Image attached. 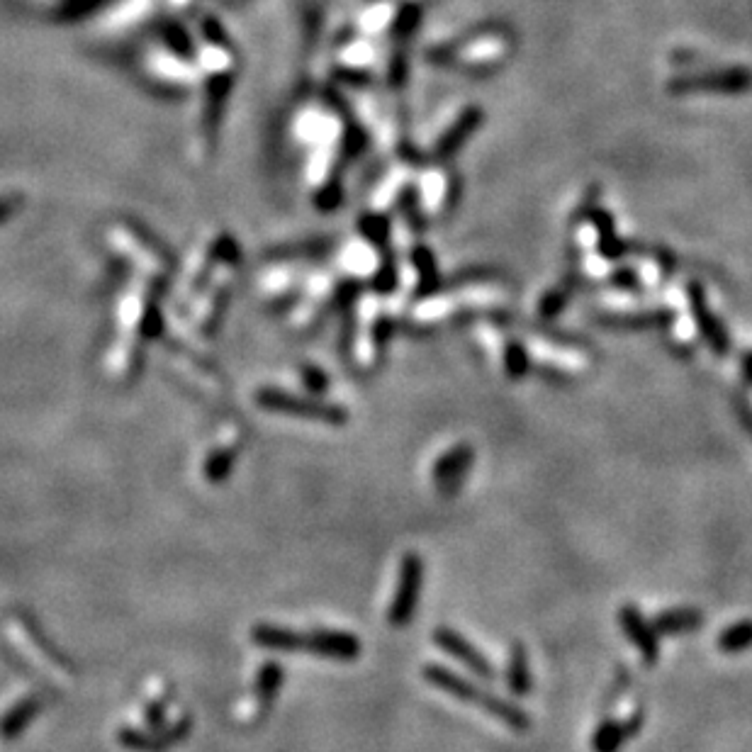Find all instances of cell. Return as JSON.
<instances>
[{
    "mask_svg": "<svg viewBox=\"0 0 752 752\" xmlns=\"http://www.w3.org/2000/svg\"><path fill=\"white\" fill-rule=\"evenodd\" d=\"M422 677L426 684H431V687L439 689V692H446L451 694L453 699L463 701V704L487 711V714L497 718V721H502L504 726H509L512 731H529L531 728V716L526 714L519 704L499 697V694L470 682V679L460 677L458 672L448 670V667L431 662V665H426L422 670Z\"/></svg>",
    "mask_w": 752,
    "mask_h": 752,
    "instance_id": "1",
    "label": "cell"
},
{
    "mask_svg": "<svg viewBox=\"0 0 752 752\" xmlns=\"http://www.w3.org/2000/svg\"><path fill=\"white\" fill-rule=\"evenodd\" d=\"M256 404L266 412L273 414H288V417L300 419H314L327 426H344L349 422V412L341 404L322 402L317 397H300L293 392L276 390V387H266V390L256 392Z\"/></svg>",
    "mask_w": 752,
    "mask_h": 752,
    "instance_id": "2",
    "label": "cell"
},
{
    "mask_svg": "<svg viewBox=\"0 0 752 752\" xmlns=\"http://www.w3.org/2000/svg\"><path fill=\"white\" fill-rule=\"evenodd\" d=\"M424 572L426 568L422 555L414 551L402 555L400 570H397L395 597H392L390 609H387V624L392 628H407L412 624L419 606V594H422Z\"/></svg>",
    "mask_w": 752,
    "mask_h": 752,
    "instance_id": "3",
    "label": "cell"
},
{
    "mask_svg": "<svg viewBox=\"0 0 752 752\" xmlns=\"http://www.w3.org/2000/svg\"><path fill=\"white\" fill-rule=\"evenodd\" d=\"M473 463L475 448L470 446V443H456L451 451H446L443 456L436 458L434 470H431L436 490L446 497L456 495L460 487L465 485V477L473 470Z\"/></svg>",
    "mask_w": 752,
    "mask_h": 752,
    "instance_id": "4",
    "label": "cell"
},
{
    "mask_svg": "<svg viewBox=\"0 0 752 752\" xmlns=\"http://www.w3.org/2000/svg\"><path fill=\"white\" fill-rule=\"evenodd\" d=\"M431 638H434L436 648H441L443 653L451 655V658L458 660L460 665L468 667L475 677L495 679V667H492V662L487 660V655L482 653V650H477L475 645L463 636V633L456 631V628L439 626Z\"/></svg>",
    "mask_w": 752,
    "mask_h": 752,
    "instance_id": "5",
    "label": "cell"
},
{
    "mask_svg": "<svg viewBox=\"0 0 752 752\" xmlns=\"http://www.w3.org/2000/svg\"><path fill=\"white\" fill-rule=\"evenodd\" d=\"M305 650L324 660L353 662L361 658L363 645L358 636L349 631H334V628H314L305 633Z\"/></svg>",
    "mask_w": 752,
    "mask_h": 752,
    "instance_id": "6",
    "label": "cell"
},
{
    "mask_svg": "<svg viewBox=\"0 0 752 752\" xmlns=\"http://www.w3.org/2000/svg\"><path fill=\"white\" fill-rule=\"evenodd\" d=\"M619 624L624 628L628 643L638 650L648 667L658 665L660 660V636L653 628V621L643 616V611L633 604H624L619 609Z\"/></svg>",
    "mask_w": 752,
    "mask_h": 752,
    "instance_id": "7",
    "label": "cell"
},
{
    "mask_svg": "<svg viewBox=\"0 0 752 752\" xmlns=\"http://www.w3.org/2000/svg\"><path fill=\"white\" fill-rule=\"evenodd\" d=\"M190 728H193V721L183 718L178 721L176 726L168 728V731L161 733H142V731H129V728H122L117 740H120L122 748L134 750V752H166L173 745H178L181 740L188 738Z\"/></svg>",
    "mask_w": 752,
    "mask_h": 752,
    "instance_id": "8",
    "label": "cell"
},
{
    "mask_svg": "<svg viewBox=\"0 0 752 752\" xmlns=\"http://www.w3.org/2000/svg\"><path fill=\"white\" fill-rule=\"evenodd\" d=\"M643 711H633L626 721L604 718L592 735V752H619L643 728Z\"/></svg>",
    "mask_w": 752,
    "mask_h": 752,
    "instance_id": "9",
    "label": "cell"
},
{
    "mask_svg": "<svg viewBox=\"0 0 752 752\" xmlns=\"http://www.w3.org/2000/svg\"><path fill=\"white\" fill-rule=\"evenodd\" d=\"M689 307H692L694 322L704 336L706 344L711 346V351L718 353V356H726L728 353V334L723 329V324L718 322V317L714 312L706 307L704 297H701L699 290H689Z\"/></svg>",
    "mask_w": 752,
    "mask_h": 752,
    "instance_id": "10",
    "label": "cell"
},
{
    "mask_svg": "<svg viewBox=\"0 0 752 752\" xmlns=\"http://www.w3.org/2000/svg\"><path fill=\"white\" fill-rule=\"evenodd\" d=\"M44 706H47V701H44V697H39V694H30V697L18 701L13 709L5 711V716L0 718V738L3 740L20 738V733L25 731V728L30 726L39 714H42Z\"/></svg>",
    "mask_w": 752,
    "mask_h": 752,
    "instance_id": "11",
    "label": "cell"
},
{
    "mask_svg": "<svg viewBox=\"0 0 752 752\" xmlns=\"http://www.w3.org/2000/svg\"><path fill=\"white\" fill-rule=\"evenodd\" d=\"M704 626V614L692 606H675V609L660 611L653 619V628L658 636H682V633L699 631Z\"/></svg>",
    "mask_w": 752,
    "mask_h": 752,
    "instance_id": "12",
    "label": "cell"
},
{
    "mask_svg": "<svg viewBox=\"0 0 752 752\" xmlns=\"http://www.w3.org/2000/svg\"><path fill=\"white\" fill-rule=\"evenodd\" d=\"M251 638L258 648L276 650V653H297L305 650V633H297L293 628L273 626V624H258L251 631Z\"/></svg>",
    "mask_w": 752,
    "mask_h": 752,
    "instance_id": "13",
    "label": "cell"
},
{
    "mask_svg": "<svg viewBox=\"0 0 752 752\" xmlns=\"http://www.w3.org/2000/svg\"><path fill=\"white\" fill-rule=\"evenodd\" d=\"M507 687L514 697L524 699L533 687V675H531V662L529 653L521 643H514L509 650V662H507Z\"/></svg>",
    "mask_w": 752,
    "mask_h": 752,
    "instance_id": "14",
    "label": "cell"
},
{
    "mask_svg": "<svg viewBox=\"0 0 752 752\" xmlns=\"http://www.w3.org/2000/svg\"><path fill=\"white\" fill-rule=\"evenodd\" d=\"M280 684H283V667L278 662H266V665L258 670L256 677V699L261 704V709H271V704L276 701Z\"/></svg>",
    "mask_w": 752,
    "mask_h": 752,
    "instance_id": "15",
    "label": "cell"
},
{
    "mask_svg": "<svg viewBox=\"0 0 752 752\" xmlns=\"http://www.w3.org/2000/svg\"><path fill=\"white\" fill-rule=\"evenodd\" d=\"M752 648V621H738V624H731L728 628H723L721 636H718V650L726 655H735V653H745V650Z\"/></svg>",
    "mask_w": 752,
    "mask_h": 752,
    "instance_id": "16",
    "label": "cell"
},
{
    "mask_svg": "<svg viewBox=\"0 0 752 752\" xmlns=\"http://www.w3.org/2000/svg\"><path fill=\"white\" fill-rule=\"evenodd\" d=\"M504 54V42L499 37H485L477 39V42L468 44V47H460L458 59L465 64H487V61L499 59Z\"/></svg>",
    "mask_w": 752,
    "mask_h": 752,
    "instance_id": "17",
    "label": "cell"
},
{
    "mask_svg": "<svg viewBox=\"0 0 752 752\" xmlns=\"http://www.w3.org/2000/svg\"><path fill=\"white\" fill-rule=\"evenodd\" d=\"M234 463H237V451H234V448H217V451H212L210 456H207L202 473H205L207 480L220 485V482L232 475Z\"/></svg>",
    "mask_w": 752,
    "mask_h": 752,
    "instance_id": "18",
    "label": "cell"
},
{
    "mask_svg": "<svg viewBox=\"0 0 752 752\" xmlns=\"http://www.w3.org/2000/svg\"><path fill=\"white\" fill-rule=\"evenodd\" d=\"M504 373H507L509 380H521L529 375L531 370V356L529 351H526L524 344H519V341H509L507 346H504Z\"/></svg>",
    "mask_w": 752,
    "mask_h": 752,
    "instance_id": "19",
    "label": "cell"
},
{
    "mask_svg": "<svg viewBox=\"0 0 752 752\" xmlns=\"http://www.w3.org/2000/svg\"><path fill=\"white\" fill-rule=\"evenodd\" d=\"M611 327H631V329H645L655 327V324H670V312H645V314H619V317H606Z\"/></svg>",
    "mask_w": 752,
    "mask_h": 752,
    "instance_id": "20",
    "label": "cell"
},
{
    "mask_svg": "<svg viewBox=\"0 0 752 752\" xmlns=\"http://www.w3.org/2000/svg\"><path fill=\"white\" fill-rule=\"evenodd\" d=\"M302 380H305V387L314 395H322V392L329 390V375L322 373L317 368H305L302 370Z\"/></svg>",
    "mask_w": 752,
    "mask_h": 752,
    "instance_id": "21",
    "label": "cell"
},
{
    "mask_svg": "<svg viewBox=\"0 0 752 752\" xmlns=\"http://www.w3.org/2000/svg\"><path fill=\"white\" fill-rule=\"evenodd\" d=\"M164 711H166V704L164 701H156V704H151L147 709V723L151 728H159L161 723H164Z\"/></svg>",
    "mask_w": 752,
    "mask_h": 752,
    "instance_id": "22",
    "label": "cell"
},
{
    "mask_svg": "<svg viewBox=\"0 0 752 752\" xmlns=\"http://www.w3.org/2000/svg\"><path fill=\"white\" fill-rule=\"evenodd\" d=\"M743 375H745V380H748V383L752 385V353H750L748 358H745V363H743Z\"/></svg>",
    "mask_w": 752,
    "mask_h": 752,
    "instance_id": "23",
    "label": "cell"
}]
</instances>
